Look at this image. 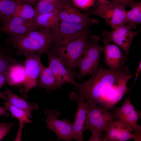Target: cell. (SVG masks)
Wrapping results in <instances>:
<instances>
[{
  "label": "cell",
  "instance_id": "obj_1",
  "mask_svg": "<svg viewBox=\"0 0 141 141\" xmlns=\"http://www.w3.org/2000/svg\"><path fill=\"white\" fill-rule=\"evenodd\" d=\"M131 73L125 64L116 69H107L99 66L91 77L87 80L78 83L74 86V92L77 97L83 99L88 103L97 105L108 93L114 83L122 76Z\"/></svg>",
  "mask_w": 141,
  "mask_h": 141
},
{
  "label": "cell",
  "instance_id": "obj_2",
  "mask_svg": "<svg viewBox=\"0 0 141 141\" xmlns=\"http://www.w3.org/2000/svg\"><path fill=\"white\" fill-rule=\"evenodd\" d=\"M6 42L16 50L18 55L38 52L47 54L52 45L51 30L50 28H43L9 36Z\"/></svg>",
  "mask_w": 141,
  "mask_h": 141
},
{
  "label": "cell",
  "instance_id": "obj_3",
  "mask_svg": "<svg viewBox=\"0 0 141 141\" xmlns=\"http://www.w3.org/2000/svg\"><path fill=\"white\" fill-rule=\"evenodd\" d=\"M90 33L89 28L80 36L68 44L52 46L50 50L62 60L75 77L77 73V63L86 47Z\"/></svg>",
  "mask_w": 141,
  "mask_h": 141
},
{
  "label": "cell",
  "instance_id": "obj_4",
  "mask_svg": "<svg viewBox=\"0 0 141 141\" xmlns=\"http://www.w3.org/2000/svg\"><path fill=\"white\" fill-rule=\"evenodd\" d=\"M99 40L97 36L89 37L86 47L77 63L78 72L76 78L78 79L88 75H92L97 69L101 54L103 50V46L99 43Z\"/></svg>",
  "mask_w": 141,
  "mask_h": 141
},
{
  "label": "cell",
  "instance_id": "obj_5",
  "mask_svg": "<svg viewBox=\"0 0 141 141\" xmlns=\"http://www.w3.org/2000/svg\"><path fill=\"white\" fill-rule=\"evenodd\" d=\"M87 108L84 130H89L92 134L105 131L116 119L112 114L97 105L88 103Z\"/></svg>",
  "mask_w": 141,
  "mask_h": 141
},
{
  "label": "cell",
  "instance_id": "obj_6",
  "mask_svg": "<svg viewBox=\"0 0 141 141\" xmlns=\"http://www.w3.org/2000/svg\"><path fill=\"white\" fill-rule=\"evenodd\" d=\"M90 26L59 21L57 26L51 29L52 40L51 46L68 44L81 35Z\"/></svg>",
  "mask_w": 141,
  "mask_h": 141
},
{
  "label": "cell",
  "instance_id": "obj_7",
  "mask_svg": "<svg viewBox=\"0 0 141 141\" xmlns=\"http://www.w3.org/2000/svg\"><path fill=\"white\" fill-rule=\"evenodd\" d=\"M43 54L38 52L23 55L25 58L24 65L26 78L23 83L24 88L21 92L25 99L27 98L28 91L37 87L38 78L43 65L40 60V57Z\"/></svg>",
  "mask_w": 141,
  "mask_h": 141
},
{
  "label": "cell",
  "instance_id": "obj_8",
  "mask_svg": "<svg viewBox=\"0 0 141 141\" xmlns=\"http://www.w3.org/2000/svg\"><path fill=\"white\" fill-rule=\"evenodd\" d=\"M44 113L46 117L43 119L46 128L55 133L57 140L70 141L73 139L72 123L67 119H58L60 113L56 110L46 108Z\"/></svg>",
  "mask_w": 141,
  "mask_h": 141
},
{
  "label": "cell",
  "instance_id": "obj_9",
  "mask_svg": "<svg viewBox=\"0 0 141 141\" xmlns=\"http://www.w3.org/2000/svg\"><path fill=\"white\" fill-rule=\"evenodd\" d=\"M132 29L125 25L113 29L110 32L104 30L102 36L103 39L109 43L112 42L116 44L128 56L132 40L140 31V30L132 31Z\"/></svg>",
  "mask_w": 141,
  "mask_h": 141
},
{
  "label": "cell",
  "instance_id": "obj_10",
  "mask_svg": "<svg viewBox=\"0 0 141 141\" xmlns=\"http://www.w3.org/2000/svg\"><path fill=\"white\" fill-rule=\"evenodd\" d=\"M125 7L118 5H110L98 7L95 6L89 14L99 16L103 19L112 28H115L125 25L126 11Z\"/></svg>",
  "mask_w": 141,
  "mask_h": 141
},
{
  "label": "cell",
  "instance_id": "obj_11",
  "mask_svg": "<svg viewBox=\"0 0 141 141\" xmlns=\"http://www.w3.org/2000/svg\"><path fill=\"white\" fill-rule=\"evenodd\" d=\"M132 77L130 73L124 75L119 79L112 86L108 95L100 104V106L107 111L112 109L130 91L127 84Z\"/></svg>",
  "mask_w": 141,
  "mask_h": 141
},
{
  "label": "cell",
  "instance_id": "obj_12",
  "mask_svg": "<svg viewBox=\"0 0 141 141\" xmlns=\"http://www.w3.org/2000/svg\"><path fill=\"white\" fill-rule=\"evenodd\" d=\"M69 97L71 100L77 101L78 104L77 111L72 123L73 139L77 141H83V134L88 103L83 99L76 97L73 92L70 93Z\"/></svg>",
  "mask_w": 141,
  "mask_h": 141
},
{
  "label": "cell",
  "instance_id": "obj_13",
  "mask_svg": "<svg viewBox=\"0 0 141 141\" xmlns=\"http://www.w3.org/2000/svg\"><path fill=\"white\" fill-rule=\"evenodd\" d=\"M130 97L129 94L121 106L114 110L112 114L124 125L133 128L137 124L141 114L139 112L135 110L134 106L131 102Z\"/></svg>",
  "mask_w": 141,
  "mask_h": 141
},
{
  "label": "cell",
  "instance_id": "obj_14",
  "mask_svg": "<svg viewBox=\"0 0 141 141\" xmlns=\"http://www.w3.org/2000/svg\"><path fill=\"white\" fill-rule=\"evenodd\" d=\"M35 30L32 20L17 17H13L2 23L0 27V32L6 33L9 37L22 35Z\"/></svg>",
  "mask_w": 141,
  "mask_h": 141
},
{
  "label": "cell",
  "instance_id": "obj_15",
  "mask_svg": "<svg viewBox=\"0 0 141 141\" xmlns=\"http://www.w3.org/2000/svg\"><path fill=\"white\" fill-rule=\"evenodd\" d=\"M103 43L104 45V61L106 65L112 69H117L124 66L128 58L118 46L114 43L110 44L103 39Z\"/></svg>",
  "mask_w": 141,
  "mask_h": 141
},
{
  "label": "cell",
  "instance_id": "obj_16",
  "mask_svg": "<svg viewBox=\"0 0 141 141\" xmlns=\"http://www.w3.org/2000/svg\"><path fill=\"white\" fill-rule=\"evenodd\" d=\"M46 54L49 61L48 66L56 77L61 81L69 83L74 86L76 85L78 83L75 80L74 75L62 60L50 50Z\"/></svg>",
  "mask_w": 141,
  "mask_h": 141
},
{
  "label": "cell",
  "instance_id": "obj_17",
  "mask_svg": "<svg viewBox=\"0 0 141 141\" xmlns=\"http://www.w3.org/2000/svg\"><path fill=\"white\" fill-rule=\"evenodd\" d=\"M133 128L124 125L117 119L114 121L105 130L103 141H125L134 138Z\"/></svg>",
  "mask_w": 141,
  "mask_h": 141
},
{
  "label": "cell",
  "instance_id": "obj_18",
  "mask_svg": "<svg viewBox=\"0 0 141 141\" xmlns=\"http://www.w3.org/2000/svg\"><path fill=\"white\" fill-rule=\"evenodd\" d=\"M38 78L37 87L39 89L44 88L49 94L52 91L61 89L63 85L67 83L58 80L48 66L43 65Z\"/></svg>",
  "mask_w": 141,
  "mask_h": 141
},
{
  "label": "cell",
  "instance_id": "obj_19",
  "mask_svg": "<svg viewBox=\"0 0 141 141\" xmlns=\"http://www.w3.org/2000/svg\"><path fill=\"white\" fill-rule=\"evenodd\" d=\"M63 5L64 8L74 23L90 26L99 23L97 20L90 17L87 14L80 11L73 4L72 0H63Z\"/></svg>",
  "mask_w": 141,
  "mask_h": 141
},
{
  "label": "cell",
  "instance_id": "obj_20",
  "mask_svg": "<svg viewBox=\"0 0 141 141\" xmlns=\"http://www.w3.org/2000/svg\"><path fill=\"white\" fill-rule=\"evenodd\" d=\"M3 92L7 97L5 101L22 109L29 118H32V111L39 108L37 103L27 102L24 98L14 93L10 89H6Z\"/></svg>",
  "mask_w": 141,
  "mask_h": 141
},
{
  "label": "cell",
  "instance_id": "obj_21",
  "mask_svg": "<svg viewBox=\"0 0 141 141\" xmlns=\"http://www.w3.org/2000/svg\"><path fill=\"white\" fill-rule=\"evenodd\" d=\"M7 83L10 86L23 84L25 80L26 74L24 65L19 62L10 66L6 70Z\"/></svg>",
  "mask_w": 141,
  "mask_h": 141
},
{
  "label": "cell",
  "instance_id": "obj_22",
  "mask_svg": "<svg viewBox=\"0 0 141 141\" xmlns=\"http://www.w3.org/2000/svg\"><path fill=\"white\" fill-rule=\"evenodd\" d=\"M58 10L34 17L32 22L36 30L45 28L51 29L57 26L59 22Z\"/></svg>",
  "mask_w": 141,
  "mask_h": 141
},
{
  "label": "cell",
  "instance_id": "obj_23",
  "mask_svg": "<svg viewBox=\"0 0 141 141\" xmlns=\"http://www.w3.org/2000/svg\"><path fill=\"white\" fill-rule=\"evenodd\" d=\"M63 6V0L54 2L44 1H39L34 8L35 13V17L39 15L58 10Z\"/></svg>",
  "mask_w": 141,
  "mask_h": 141
},
{
  "label": "cell",
  "instance_id": "obj_24",
  "mask_svg": "<svg viewBox=\"0 0 141 141\" xmlns=\"http://www.w3.org/2000/svg\"><path fill=\"white\" fill-rule=\"evenodd\" d=\"M35 15L34 8L20 0H16V5L13 17L32 20Z\"/></svg>",
  "mask_w": 141,
  "mask_h": 141
},
{
  "label": "cell",
  "instance_id": "obj_25",
  "mask_svg": "<svg viewBox=\"0 0 141 141\" xmlns=\"http://www.w3.org/2000/svg\"><path fill=\"white\" fill-rule=\"evenodd\" d=\"M16 0H0V22H5L13 16Z\"/></svg>",
  "mask_w": 141,
  "mask_h": 141
},
{
  "label": "cell",
  "instance_id": "obj_26",
  "mask_svg": "<svg viewBox=\"0 0 141 141\" xmlns=\"http://www.w3.org/2000/svg\"><path fill=\"white\" fill-rule=\"evenodd\" d=\"M141 23V3H137L131 8L126 11V20L125 25L132 29L135 28L137 25Z\"/></svg>",
  "mask_w": 141,
  "mask_h": 141
},
{
  "label": "cell",
  "instance_id": "obj_27",
  "mask_svg": "<svg viewBox=\"0 0 141 141\" xmlns=\"http://www.w3.org/2000/svg\"><path fill=\"white\" fill-rule=\"evenodd\" d=\"M19 62L13 57L10 48L0 45V73L4 72L11 65Z\"/></svg>",
  "mask_w": 141,
  "mask_h": 141
},
{
  "label": "cell",
  "instance_id": "obj_28",
  "mask_svg": "<svg viewBox=\"0 0 141 141\" xmlns=\"http://www.w3.org/2000/svg\"><path fill=\"white\" fill-rule=\"evenodd\" d=\"M3 104L5 109L11 113V116L19 120L20 127H22L24 123H32L30 118L22 109L6 101Z\"/></svg>",
  "mask_w": 141,
  "mask_h": 141
},
{
  "label": "cell",
  "instance_id": "obj_29",
  "mask_svg": "<svg viewBox=\"0 0 141 141\" xmlns=\"http://www.w3.org/2000/svg\"><path fill=\"white\" fill-rule=\"evenodd\" d=\"M73 4L77 8L86 9L93 7L96 5V0H72Z\"/></svg>",
  "mask_w": 141,
  "mask_h": 141
},
{
  "label": "cell",
  "instance_id": "obj_30",
  "mask_svg": "<svg viewBox=\"0 0 141 141\" xmlns=\"http://www.w3.org/2000/svg\"><path fill=\"white\" fill-rule=\"evenodd\" d=\"M140 2L139 1L133 0H111L109 1V4L111 5H118L125 8L129 6L131 8Z\"/></svg>",
  "mask_w": 141,
  "mask_h": 141
},
{
  "label": "cell",
  "instance_id": "obj_31",
  "mask_svg": "<svg viewBox=\"0 0 141 141\" xmlns=\"http://www.w3.org/2000/svg\"><path fill=\"white\" fill-rule=\"evenodd\" d=\"M15 124V122H0V140L9 133Z\"/></svg>",
  "mask_w": 141,
  "mask_h": 141
},
{
  "label": "cell",
  "instance_id": "obj_32",
  "mask_svg": "<svg viewBox=\"0 0 141 141\" xmlns=\"http://www.w3.org/2000/svg\"><path fill=\"white\" fill-rule=\"evenodd\" d=\"M58 18L60 21L74 23L71 19L69 15L63 7L58 10Z\"/></svg>",
  "mask_w": 141,
  "mask_h": 141
},
{
  "label": "cell",
  "instance_id": "obj_33",
  "mask_svg": "<svg viewBox=\"0 0 141 141\" xmlns=\"http://www.w3.org/2000/svg\"><path fill=\"white\" fill-rule=\"evenodd\" d=\"M105 134V132H101L92 134L91 138L88 141H103Z\"/></svg>",
  "mask_w": 141,
  "mask_h": 141
},
{
  "label": "cell",
  "instance_id": "obj_34",
  "mask_svg": "<svg viewBox=\"0 0 141 141\" xmlns=\"http://www.w3.org/2000/svg\"><path fill=\"white\" fill-rule=\"evenodd\" d=\"M134 132L133 133L134 136V139L135 141H141V127L138 124L133 128Z\"/></svg>",
  "mask_w": 141,
  "mask_h": 141
},
{
  "label": "cell",
  "instance_id": "obj_35",
  "mask_svg": "<svg viewBox=\"0 0 141 141\" xmlns=\"http://www.w3.org/2000/svg\"><path fill=\"white\" fill-rule=\"evenodd\" d=\"M7 83V79L5 71L0 73V89Z\"/></svg>",
  "mask_w": 141,
  "mask_h": 141
},
{
  "label": "cell",
  "instance_id": "obj_36",
  "mask_svg": "<svg viewBox=\"0 0 141 141\" xmlns=\"http://www.w3.org/2000/svg\"><path fill=\"white\" fill-rule=\"evenodd\" d=\"M109 1L108 0H97L95 6L98 7H102L107 6Z\"/></svg>",
  "mask_w": 141,
  "mask_h": 141
},
{
  "label": "cell",
  "instance_id": "obj_37",
  "mask_svg": "<svg viewBox=\"0 0 141 141\" xmlns=\"http://www.w3.org/2000/svg\"><path fill=\"white\" fill-rule=\"evenodd\" d=\"M141 72V60L139 62V63L138 64L137 68L136 70V72H135V77L134 81L132 85V86H133L135 84L136 81L139 75L140 74Z\"/></svg>",
  "mask_w": 141,
  "mask_h": 141
},
{
  "label": "cell",
  "instance_id": "obj_38",
  "mask_svg": "<svg viewBox=\"0 0 141 141\" xmlns=\"http://www.w3.org/2000/svg\"><path fill=\"white\" fill-rule=\"evenodd\" d=\"M8 111L4 107L0 106V116H8L9 114Z\"/></svg>",
  "mask_w": 141,
  "mask_h": 141
},
{
  "label": "cell",
  "instance_id": "obj_39",
  "mask_svg": "<svg viewBox=\"0 0 141 141\" xmlns=\"http://www.w3.org/2000/svg\"><path fill=\"white\" fill-rule=\"evenodd\" d=\"M0 98H1L3 99L5 101H6L7 97L5 95L3 92L0 91Z\"/></svg>",
  "mask_w": 141,
  "mask_h": 141
}]
</instances>
